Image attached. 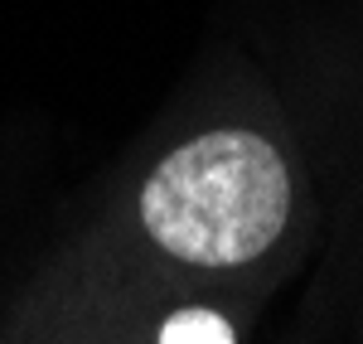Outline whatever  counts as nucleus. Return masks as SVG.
Wrapping results in <instances>:
<instances>
[{"label":"nucleus","mask_w":363,"mask_h":344,"mask_svg":"<svg viewBox=\"0 0 363 344\" xmlns=\"http://www.w3.org/2000/svg\"><path fill=\"white\" fill-rule=\"evenodd\" d=\"M160 344H233V330H228L223 316L213 311H174L160 330Z\"/></svg>","instance_id":"obj_2"},{"label":"nucleus","mask_w":363,"mask_h":344,"mask_svg":"<svg viewBox=\"0 0 363 344\" xmlns=\"http://www.w3.org/2000/svg\"><path fill=\"white\" fill-rule=\"evenodd\" d=\"M291 179L277 145L252 131H208L169 150L140 189L145 233L184 262L233 267L277 243Z\"/></svg>","instance_id":"obj_1"}]
</instances>
